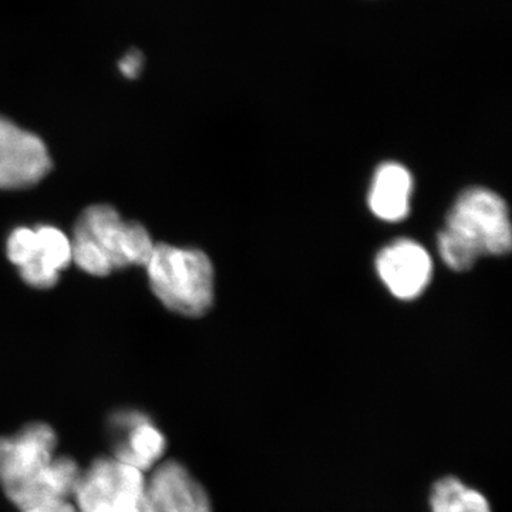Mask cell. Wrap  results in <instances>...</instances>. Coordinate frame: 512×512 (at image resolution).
<instances>
[{
    "label": "cell",
    "instance_id": "2",
    "mask_svg": "<svg viewBox=\"0 0 512 512\" xmlns=\"http://www.w3.org/2000/svg\"><path fill=\"white\" fill-rule=\"evenodd\" d=\"M70 242L72 262L94 276H107L128 266H146L156 245L143 225L121 220L119 212L106 204L83 211Z\"/></svg>",
    "mask_w": 512,
    "mask_h": 512
},
{
    "label": "cell",
    "instance_id": "14",
    "mask_svg": "<svg viewBox=\"0 0 512 512\" xmlns=\"http://www.w3.org/2000/svg\"><path fill=\"white\" fill-rule=\"evenodd\" d=\"M143 64V56L136 52V50H133V52L127 53V55L121 59L119 67L121 73L128 77V79H136L138 73L143 69Z\"/></svg>",
    "mask_w": 512,
    "mask_h": 512
},
{
    "label": "cell",
    "instance_id": "9",
    "mask_svg": "<svg viewBox=\"0 0 512 512\" xmlns=\"http://www.w3.org/2000/svg\"><path fill=\"white\" fill-rule=\"evenodd\" d=\"M55 430L45 423L23 427L16 436L0 437V485L32 476L55 458Z\"/></svg>",
    "mask_w": 512,
    "mask_h": 512
},
{
    "label": "cell",
    "instance_id": "3",
    "mask_svg": "<svg viewBox=\"0 0 512 512\" xmlns=\"http://www.w3.org/2000/svg\"><path fill=\"white\" fill-rule=\"evenodd\" d=\"M151 291L165 308L198 318L214 302V268L200 249L154 245L147 265Z\"/></svg>",
    "mask_w": 512,
    "mask_h": 512
},
{
    "label": "cell",
    "instance_id": "15",
    "mask_svg": "<svg viewBox=\"0 0 512 512\" xmlns=\"http://www.w3.org/2000/svg\"><path fill=\"white\" fill-rule=\"evenodd\" d=\"M22 512H79L76 505L69 503V500L53 501Z\"/></svg>",
    "mask_w": 512,
    "mask_h": 512
},
{
    "label": "cell",
    "instance_id": "11",
    "mask_svg": "<svg viewBox=\"0 0 512 512\" xmlns=\"http://www.w3.org/2000/svg\"><path fill=\"white\" fill-rule=\"evenodd\" d=\"M111 426L116 431L114 458L146 473L163 457L167 440L147 414L126 410L114 414Z\"/></svg>",
    "mask_w": 512,
    "mask_h": 512
},
{
    "label": "cell",
    "instance_id": "10",
    "mask_svg": "<svg viewBox=\"0 0 512 512\" xmlns=\"http://www.w3.org/2000/svg\"><path fill=\"white\" fill-rule=\"evenodd\" d=\"M82 470L70 457H55L32 476L3 485L6 497L19 510L26 511L37 505L67 500L73 497Z\"/></svg>",
    "mask_w": 512,
    "mask_h": 512
},
{
    "label": "cell",
    "instance_id": "8",
    "mask_svg": "<svg viewBox=\"0 0 512 512\" xmlns=\"http://www.w3.org/2000/svg\"><path fill=\"white\" fill-rule=\"evenodd\" d=\"M377 274L396 298H417L429 286L433 262L429 252L412 239H397L379 252Z\"/></svg>",
    "mask_w": 512,
    "mask_h": 512
},
{
    "label": "cell",
    "instance_id": "5",
    "mask_svg": "<svg viewBox=\"0 0 512 512\" xmlns=\"http://www.w3.org/2000/svg\"><path fill=\"white\" fill-rule=\"evenodd\" d=\"M146 491L143 471L117 458H97L82 471L73 497L79 512H113L140 508Z\"/></svg>",
    "mask_w": 512,
    "mask_h": 512
},
{
    "label": "cell",
    "instance_id": "16",
    "mask_svg": "<svg viewBox=\"0 0 512 512\" xmlns=\"http://www.w3.org/2000/svg\"><path fill=\"white\" fill-rule=\"evenodd\" d=\"M113 512H141L140 508H123V510H116Z\"/></svg>",
    "mask_w": 512,
    "mask_h": 512
},
{
    "label": "cell",
    "instance_id": "12",
    "mask_svg": "<svg viewBox=\"0 0 512 512\" xmlns=\"http://www.w3.org/2000/svg\"><path fill=\"white\" fill-rule=\"evenodd\" d=\"M413 178L402 164L386 163L377 168L369 192V207L380 220L402 221L409 215Z\"/></svg>",
    "mask_w": 512,
    "mask_h": 512
},
{
    "label": "cell",
    "instance_id": "6",
    "mask_svg": "<svg viewBox=\"0 0 512 512\" xmlns=\"http://www.w3.org/2000/svg\"><path fill=\"white\" fill-rule=\"evenodd\" d=\"M52 168L42 138L0 116V190H22L43 180Z\"/></svg>",
    "mask_w": 512,
    "mask_h": 512
},
{
    "label": "cell",
    "instance_id": "7",
    "mask_svg": "<svg viewBox=\"0 0 512 512\" xmlns=\"http://www.w3.org/2000/svg\"><path fill=\"white\" fill-rule=\"evenodd\" d=\"M141 512H212L210 495L187 467L175 460L158 464L146 480Z\"/></svg>",
    "mask_w": 512,
    "mask_h": 512
},
{
    "label": "cell",
    "instance_id": "4",
    "mask_svg": "<svg viewBox=\"0 0 512 512\" xmlns=\"http://www.w3.org/2000/svg\"><path fill=\"white\" fill-rule=\"evenodd\" d=\"M6 254L26 284L49 289L59 282L60 272L72 264V242L62 229L50 225L20 227L10 234Z\"/></svg>",
    "mask_w": 512,
    "mask_h": 512
},
{
    "label": "cell",
    "instance_id": "13",
    "mask_svg": "<svg viewBox=\"0 0 512 512\" xmlns=\"http://www.w3.org/2000/svg\"><path fill=\"white\" fill-rule=\"evenodd\" d=\"M431 512H493L487 497L468 487L460 478L444 477L434 483L430 493Z\"/></svg>",
    "mask_w": 512,
    "mask_h": 512
},
{
    "label": "cell",
    "instance_id": "1",
    "mask_svg": "<svg viewBox=\"0 0 512 512\" xmlns=\"http://www.w3.org/2000/svg\"><path fill=\"white\" fill-rule=\"evenodd\" d=\"M512 247L510 212L500 195L470 188L457 198L439 235V252L448 268L468 271L480 256L508 254Z\"/></svg>",
    "mask_w": 512,
    "mask_h": 512
}]
</instances>
